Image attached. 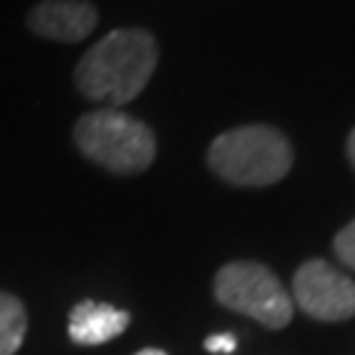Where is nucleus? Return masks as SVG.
<instances>
[{"label": "nucleus", "instance_id": "nucleus-4", "mask_svg": "<svg viewBox=\"0 0 355 355\" xmlns=\"http://www.w3.org/2000/svg\"><path fill=\"white\" fill-rule=\"evenodd\" d=\"M214 295L224 308L255 318L266 329H284L295 313L290 292L277 274L255 261H232L218 268Z\"/></svg>", "mask_w": 355, "mask_h": 355}, {"label": "nucleus", "instance_id": "nucleus-7", "mask_svg": "<svg viewBox=\"0 0 355 355\" xmlns=\"http://www.w3.org/2000/svg\"><path fill=\"white\" fill-rule=\"evenodd\" d=\"M129 321H132V316L121 308H114L108 303H95V300H82L69 313V337L74 345L95 347V345H105L116 340L129 327Z\"/></svg>", "mask_w": 355, "mask_h": 355}, {"label": "nucleus", "instance_id": "nucleus-8", "mask_svg": "<svg viewBox=\"0 0 355 355\" xmlns=\"http://www.w3.org/2000/svg\"><path fill=\"white\" fill-rule=\"evenodd\" d=\"M26 327L29 321L24 303L11 292L0 290V355H16L21 350Z\"/></svg>", "mask_w": 355, "mask_h": 355}, {"label": "nucleus", "instance_id": "nucleus-6", "mask_svg": "<svg viewBox=\"0 0 355 355\" xmlns=\"http://www.w3.org/2000/svg\"><path fill=\"white\" fill-rule=\"evenodd\" d=\"M32 35L53 42H82L98 26V8L89 0H42L26 13Z\"/></svg>", "mask_w": 355, "mask_h": 355}, {"label": "nucleus", "instance_id": "nucleus-12", "mask_svg": "<svg viewBox=\"0 0 355 355\" xmlns=\"http://www.w3.org/2000/svg\"><path fill=\"white\" fill-rule=\"evenodd\" d=\"M135 355H168L166 350H161V347H145V350H140V353Z\"/></svg>", "mask_w": 355, "mask_h": 355}, {"label": "nucleus", "instance_id": "nucleus-9", "mask_svg": "<svg viewBox=\"0 0 355 355\" xmlns=\"http://www.w3.org/2000/svg\"><path fill=\"white\" fill-rule=\"evenodd\" d=\"M334 253L343 261V266L355 271V218L347 227H343L337 232V237H334Z\"/></svg>", "mask_w": 355, "mask_h": 355}, {"label": "nucleus", "instance_id": "nucleus-1", "mask_svg": "<svg viewBox=\"0 0 355 355\" xmlns=\"http://www.w3.org/2000/svg\"><path fill=\"white\" fill-rule=\"evenodd\" d=\"M158 66V42L148 29H114L74 69L76 89L105 108H121L148 87Z\"/></svg>", "mask_w": 355, "mask_h": 355}, {"label": "nucleus", "instance_id": "nucleus-10", "mask_svg": "<svg viewBox=\"0 0 355 355\" xmlns=\"http://www.w3.org/2000/svg\"><path fill=\"white\" fill-rule=\"evenodd\" d=\"M205 350L208 353H218V355H229L237 350V337L232 334H214L205 340Z\"/></svg>", "mask_w": 355, "mask_h": 355}, {"label": "nucleus", "instance_id": "nucleus-3", "mask_svg": "<svg viewBox=\"0 0 355 355\" xmlns=\"http://www.w3.org/2000/svg\"><path fill=\"white\" fill-rule=\"evenodd\" d=\"M74 142L85 158L121 177L150 168L158 150L153 129L121 108H98L85 114L74 124Z\"/></svg>", "mask_w": 355, "mask_h": 355}, {"label": "nucleus", "instance_id": "nucleus-2", "mask_svg": "<svg viewBox=\"0 0 355 355\" xmlns=\"http://www.w3.org/2000/svg\"><path fill=\"white\" fill-rule=\"evenodd\" d=\"M295 153L279 129L266 124L229 129L208 148V166L234 187H268L290 174Z\"/></svg>", "mask_w": 355, "mask_h": 355}, {"label": "nucleus", "instance_id": "nucleus-5", "mask_svg": "<svg viewBox=\"0 0 355 355\" xmlns=\"http://www.w3.org/2000/svg\"><path fill=\"white\" fill-rule=\"evenodd\" d=\"M292 297L303 313L318 321H345L355 316V282L321 258L305 261L297 268Z\"/></svg>", "mask_w": 355, "mask_h": 355}, {"label": "nucleus", "instance_id": "nucleus-11", "mask_svg": "<svg viewBox=\"0 0 355 355\" xmlns=\"http://www.w3.org/2000/svg\"><path fill=\"white\" fill-rule=\"evenodd\" d=\"M347 158H350V164L355 168V129L350 132V137H347Z\"/></svg>", "mask_w": 355, "mask_h": 355}]
</instances>
